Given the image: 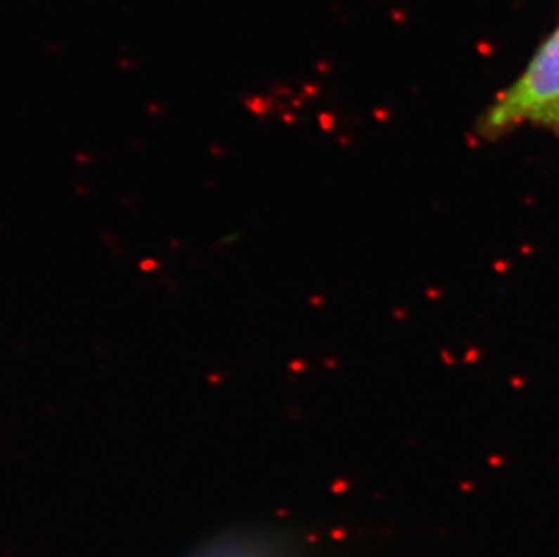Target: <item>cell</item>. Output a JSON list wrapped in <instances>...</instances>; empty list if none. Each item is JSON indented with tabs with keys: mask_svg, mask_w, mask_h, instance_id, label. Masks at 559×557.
I'll list each match as a JSON object with an SVG mask.
<instances>
[{
	"mask_svg": "<svg viewBox=\"0 0 559 557\" xmlns=\"http://www.w3.org/2000/svg\"><path fill=\"white\" fill-rule=\"evenodd\" d=\"M521 127L559 134V22L516 80L483 110L476 134L491 141Z\"/></svg>",
	"mask_w": 559,
	"mask_h": 557,
	"instance_id": "obj_1",
	"label": "cell"
},
{
	"mask_svg": "<svg viewBox=\"0 0 559 557\" xmlns=\"http://www.w3.org/2000/svg\"><path fill=\"white\" fill-rule=\"evenodd\" d=\"M188 557H308L301 543L270 528H236L205 543Z\"/></svg>",
	"mask_w": 559,
	"mask_h": 557,
	"instance_id": "obj_2",
	"label": "cell"
}]
</instances>
